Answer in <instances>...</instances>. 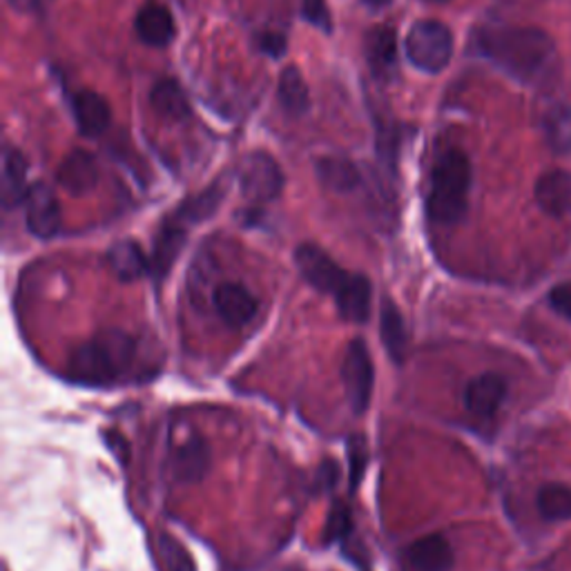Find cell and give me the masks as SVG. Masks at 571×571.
<instances>
[{
	"instance_id": "6da1fadb",
	"label": "cell",
	"mask_w": 571,
	"mask_h": 571,
	"mask_svg": "<svg viewBox=\"0 0 571 571\" xmlns=\"http://www.w3.org/2000/svg\"><path fill=\"white\" fill-rule=\"evenodd\" d=\"M480 52L522 83L544 79L555 63L549 34L535 28H493L478 37Z\"/></svg>"
},
{
	"instance_id": "7a4b0ae2",
	"label": "cell",
	"mask_w": 571,
	"mask_h": 571,
	"mask_svg": "<svg viewBox=\"0 0 571 571\" xmlns=\"http://www.w3.org/2000/svg\"><path fill=\"white\" fill-rule=\"evenodd\" d=\"M134 351L137 344L128 333L101 331L70 355L68 378L88 387L112 384L130 369Z\"/></svg>"
},
{
	"instance_id": "3957f363",
	"label": "cell",
	"mask_w": 571,
	"mask_h": 571,
	"mask_svg": "<svg viewBox=\"0 0 571 571\" xmlns=\"http://www.w3.org/2000/svg\"><path fill=\"white\" fill-rule=\"evenodd\" d=\"M469 186L471 163L467 154L460 150L444 152L431 172V190L427 199V212L431 221L442 226L458 223L467 212Z\"/></svg>"
},
{
	"instance_id": "277c9868",
	"label": "cell",
	"mask_w": 571,
	"mask_h": 571,
	"mask_svg": "<svg viewBox=\"0 0 571 571\" xmlns=\"http://www.w3.org/2000/svg\"><path fill=\"white\" fill-rule=\"evenodd\" d=\"M409 61L429 74L442 72L453 54V34L440 21H418L407 37Z\"/></svg>"
},
{
	"instance_id": "5b68a950",
	"label": "cell",
	"mask_w": 571,
	"mask_h": 571,
	"mask_svg": "<svg viewBox=\"0 0 571 571\" xmlns=\"http://www.w3.org/2000/svg\"><path fill=\"white\" fill-rule=\"evenodd\" d=\"M295 263H298L300 274L313 286L315 291L329 293L333 298L344 289L353 274V272L344 270L340 263H335L331 259V254L324 252L315 243H302L295 250Z\"/></svg>"
},
{
	"instance_id": "8992f818",
	"label": "cell",
	"mask_w": 571,
	"mask_h": 571,
	"mask_svg": "<svg viewBox=\"0 0 571 571\" xmlns=\"http://www.w3.org/2000/svg\"><path fill=\"white\" fill-rule=\"evenodd\" d=\"M342 380H344V389H347L351 409L355 413H364L371 404L375 371H373V360H371L369 347L362 338L353 340L347 349V355L342 362Z\"/></svg>"
},
{
	"instance_id": "52a82bcc",
	"label": "cell",
	"mask_w": 571,
	"mask_h": 571,
	"mask_svg": "<svg viewBox=\"0 0 571 571\" xmlns=\"http://www.w3.org/2000/svg\"><path fill=\"white\" fill-rule=\"evenodd\" d=\"M239 186H241V192L246 199H250L254 203H266L281 194L283 174L270 154L252 152L241 163Z\"/></svg>"
},
{
	"instance_id": "ba28073f",
	"label": "cell",
	"mask_w": 571,
	"mask_h": 571,
	"mask_svg": "<svg viewBox=\"0 0 571 571\" xmlns=\"http://www.w3.org/2000/svg\"><path fill=\"white\" fill-rule=\"evenodd\" d=\"M28 230L39 239H52L61 230V206L48 183H34L26 197Z\"/></svg>"
},
{
	"instance_id": "9c48e42d",
	"label": "cell",
	"mask_w": 571,
	"mask_h": 571,
	"mask_svg": "<svg viewBox=\"0 0 571 571\" xmlns=\"http://www.w3.org/2000/svg\"><path fill=\"white\" fill-rule=\"evenodd\" d=\"M212 304L217 309V315L232 329L246 327L259 309L254 295L246 289L243 283H237V281L219 283L212 295Z\"/></svg>"
},
{
	"instance_id": "30bf717a",
	"label": "cell",
	"mask_w": 571,
	"mask_h": 571,
	"mask_svg": "<svg viewBox=\"0 0 571 571\" xmlns=\"http://www.w3.org/2000/svg\"><path fill=\"white\" fill-rule=\"evenodd\" d=\"M507 398V382L498 373H482L464 389V407L475 418H491Z\"/></svg>"
},
{
	"instance_id": "8fae6325",
	"label": "cell",
	"mask_w": 571,
	"mask_h": 571,
	"mask_svg": "<svg viewBox=\"0 0 571 571\" xmlns=\"http://www.w3.org/2000/svg\"><path fill=\"white\" fill-rule=\"evenodd\" d=\"M404 558L413 571H451L455 562L449 540L440 533H431L415 540L407 549Z\"/></svg>"
},
{
	"instance_id": "7c38bea8",
	"label": "cell",
	"mask_w": 571,
	"mask_h": 571,
	"mask_svg": "<svg viewBox=\"0 0 571 571\" xmlns=\"http://www.w3.org/2000/svg\"><path fill=\"white\" fill-rule=\"evenodd\" d=\"M57 181L72 197L88 194L99 181V168H97L94 157L86 150H74L61 163V168L57 172Z\"/></svg>"
},
{
	"instance_id": "4fadbf2b",
	"label": "cell",
	"mask_w": 571,
	"mask_h": 571,
	"mask_svg": "<svg viewBox=\"0 0 571 571\" xmlns=\"http://www.w3.org/2000/svg\"><path fill=\"white\" fill-rule=\"evenodd\" d=\"M535 201L549 217L571 214V172H544L535 183Z\"/></svg>"
},
{
	"instance_id": "5bb4252c",
	"label": "cell",
	"mask_w": 571,
	"mask_h": 571,
	"mask_svg": "<svg viewBox=\"0 0 571 571\" xmlns=\"http://www.w3.org/2000/svg\"><path fill=\"white\" fill-rule=\"evenodd\" d=\"M186 237H188L186 221L179 219L177 214L161 226L159 237L154 241V252L150 259V270L157 279H163L170 272L174 259L179 257V252L186 243Z\"/></svg>"
},
{
	"instance_id": "9a60e30c",
	"label": "cell",
	"mask_w": 571,
	"mask_h": 571,
	"mask_svg": "<svg viewBox=\"0 0 571 571\" xmlns=\"http://www.w3.org/2000/svg\"><path fill=\"white\" fill-rule=\"evenodd\" d=\"M210 464H212L210 447L199 435L188 438L172 455V471H174L177 480H181V482L201 480L208 473Z\"/></svg>"
},
{
	"instance_id": "2e32d148",
	"label": "cell",
	"mask_w": 571,
	"mask_h": 571,
	"mask_svg": "<svg viewBox=\"0 0 571 571\" xmlns=\"http://www.w3.org/2000/svg\"><path fill=\"white\" fill-rule=\"evenodd\" d=\"M338 311L349 322H367L371 315V300H373V286L369 277L353 272L349 283L333 298Z\"/></svg>"
},
{
	"instance_id": "e0dca14e",
	"label": "cell",
	"mask_w": 571,
	"mask_h": 571,
	"mask_svg": "<svg viewBox=\"0 0 571 571\" xmlns=\"http://www.w3.org/2000/svg\"><path fill=\"white\" fill-rule=\"evenodd\" d=\"M74 119L83 137H101L108 130L112 114L108 101L101 94L83 90L74 97Z\"/></svg>"
},
{
	"instance_id": "ac0fdd59",
	"label": "cell",
	"mask_w": 571,
	"mask_h": 571,
	"mask_svg": "<svg viewBox=\"0 0 571 571\" xmlns=\"http://www.w3.org/2000/svg\"><path fill=\"white\" fill-rule=\"evenodd\" d=\"M137 34L150 48H166L174 39V21L168 8L150 3L137 17Z\"/></svg>"
},
{
	"instance_id": "d6986e66",
	"label": "cell",
	"mask_w": 571,
	"mask_h": 571,
	"mask_svg": "<svg viewBox=\"0 0 571 571\" xmlns=\"http://www.w3.org/2000/svg\"><path fill=\"white\" fill-rule=\"evenodd\" d=\"M367 61L378 77H389L398 66V39L391 28H375L367 34L364 41Z\"/></svg>"
},
{
	"instance_id": "ffe728a7",
	"label": "cell",
	"mask_w": 571,
	"mask_h": 571,
	"mask_svg": "<svg viewBox=\"0 0 571 571\" xmlns=\"http://www.w3.org/2000/svg\"><path fill=\"white\" fill-rule=\"evenodd\" d=\"M380 331H382V342L387 347L389 358L395 364L404 362L407 355V344H409V333L404 327V318L400 313V309L395 307V302H391L389 298L382 300V309H380Z\"/></svg>"
},
{
	"instance_id": "44dd1931",
	"label": "cell",
	"mask_w": 571,
	"mask_h": 571,
	"mask_svg": "<svg viewBox=\"0 0 571 571\" xmlns=\"http://www.w3.org/2000/svg\"><path fill=\"white\" fill-rule=\"evenodd\" d=\"M108 263L114 270V274L123 281H134L139 279L148 268L150 261L146 259L141 246L137 241H117L108 250Z\"/></svg>"
},
{
	"instance_id": "7402d4cb",
	"label": "cell",
	"mask_w": 571,
	"mask_h": 571,
	"mask_svg": "<svg viewBox=\"0 0 571 571\" xmlns=\"http://www.w3.org/2000/svg\"><path fill=\"white\" fill-rule=\"evenodd\" d=\"M277 94H279L281 108L286 110V114H291V117H302L311 106L307 81L295 66H289L281 72Z\"/></svg>"
},
{
	"instance_id": "603a6c76",
	"label": "cell",
	"mask_w": 571,
	"mask_h": 571,
	"mask_svg": "<svg viewBox=\"0 0 571 571\" xmlns=\"http://www.w3.org/2000/svg\"><path fill=\"white\" fill-rule=\"evenodd\" d=\"M28 161L21 150H8L3 168V203L14 208L28 197Z\"/></svg>"
},
{
	"instance_id": "cb8c5ba5",
	"label": "cell",
	"mask_w": 571,
	"mask_h": 571,
	"mask_svg": "<svg viewBox=\"0 0 571 571\" xmlns=\"http://www.w3.org/2000/svg\"><path fill=\"white\" fill-rule=\"evenodd\" d=\"M150 103L152 108L170 121H183L190 117V103L186 99V92L181 90V86L172 79H166L161 83L154 86L152 94H150Z\"/></svg>"
},
{
	"instance_id": "d4e9b609",
	"label": "cell",
	"mask_w": 571,
	"mask_h": 571,
	"mask_svg": "<svg viewBox=\"0 0 571 571\" xmlns=\"http://www.w3.org/2000/svg\"><path fill=\"white\" fill-rule=\"evenodd\" d=\"M318 177L322 186L333 192H351L360 186V170L347 159H320Z\"/></svg>"
},
{
	"instance_id": "484cf974",
	"label": "cell",
	"mask_w": 571,
	"mask_h": 571,
	"mask_svg": "<svg viewBox=\"0 0 571 571\" xmlns=\"http://www.w3.org/2000/svg\"><path fill=\"white\" fill-rule=\"evenodd\" d=\"M538 511L544 520L560 522L571 518V489L560 482H549L538 491Z\"/></svg>"
},
{
	"instance_id": "4316f807",
	"label": "cell",
	"mask_w": 571,
	"mask_h": 571,
	"mask_svg": "<svg viewBox=\"0 0 571 571\" xmlns=\"http://www.w3.org/2000/svg\"><path fill=\"white\" fill-rule=\"evenodd\" d=\"M221 199H223L221 188H219V186H212V188H208L206 192H201V194L188 199L174 214H177L179 219H183L186 223H197V221H203V219H208L210 214H214V210L219 208Z\"/></svg>"
},
{
	"instance_id": "83f0119b",
	"label": "cell",
	"mask_w": 571,
	"mask_h": 571,
	"mask_svg": "<svg viewBox=\"0 0 571 571\" xmlns=\"http://www.w3.org/2000/svg\"><path fill=\"white\" fill-rule=\"evenodd\" d=\"M159 553H161L168 571H197L190 551L170 533L159 535Z\"/></svg>"
},
{
	"instance_id": "f1b7e54d",
	"label": "cell",
	"mask_w": 571,
	"mask_h": 571,
	"mask_svg": "<svg viewBox=\"0 0 571 571\" xmlns=\"http://www.w3.org/2000/svg\"><path fill=\"white\" fill-rule=\"evenodd\" d=\"M367 442L362 435H353L351 442H349V462H351V475H349V482H351V491H355L364 478V469H367Z\"/></svg>"
},
{
	"instance_id": "f546056e",
	"label": "cell",
	"mask_w": 571,
	"mask_h": 571,
	"mask_svg": "<svg viewBox=\"0 0 571 571\" xmlns=\"http://www.w3.org/2000/svg\"><path fill=\"white\" fill-rule=\"evenodd\" d=\"M351 513L344 504H335V509L329 515L327 522V533H324V542H335V540H347V535L351 533Z\"/></svg>"
},
{
	"instance_id": "4dcf8cb0",
	"label": "cell",
	"mask_w": 571,
	"mask_h": 571,
	"mask_svg": "<svg viewBox=\"0 0 571 571\" xmlns=\"http://www.w3.org/2000/svg\"><path fill=\"white\" fill-rule=\"evenodd\" d=\"M302 14H304V19H307L311 26H315L318 30H322V32H327V34L333 30V26H331V12H329L327 0H304V3H302Z\"/></svg>"
},
{
	"instance_id": "1f68e13d",
	"label": "cell",
	"mask_w": 571,
	"mask_h": 571,
	"mask_svg": "<svg viewBox=\"0 0 571 571\" xmlns=\"http://www.w3.org/2000/svg\"><path fill=\"white\" fill-rule=\"evenodd\" d=\"M549 304L553 307L555 313L571 320V281L555 286V289L549 293Z\"/></svg>"
},
{
	"instance_id": "d6a6232c",
	"label": "cell",
	"mask_w": 571,
	"mask_h": 571,
	"mask_svg": "<svg viewBox=\"0 0 571 571\" xmlns=\"http://www.w3.org/2000/svg\"><path fill=\"white\" fill-rule=\"evenodd\" d=\"M259 48H261L266 54H270V57H281V54L286 52V39H283L281 34L268 32V34H261V37H259Z\"/></svg>"
},
{
	"instance_id": "836d02e7",
	"label": "cell",
	"mask_w": 571,
	"mask_h": 571,
	"mask_svg": "<svg viewBox=\"0 0 571 571\" xmlns=\"http://www.w3.org/2000/svg\"><path fill=\"white\" fill-rule=\"evenodd\" d=\"M106 440H108L110 449L114 451V455H117L121 462H128V458H130V447H128L126 438H121V433H117V431H110Z\"/></svg>"
},
{
	"instance_id": "e575fe53",
	"label": "cell",
	"mask_w": 571,
	"mask_h": 571,
	"mask_svg": "<svg viewBox=\"0 0 571 571\" xmlns=\"http://www.w3.org/2000/svg\"><path fill=\"white\" fill-rule=\"evenodd\" d=\"M320 484L322 489H331L335 482H338V464L333 460H327L322 467H320Z\"/></svg>"
},
{
	"instance_id": "d590c367",
	"label": "cell",
	"mask_w": 571,
	"mask_h": 571,
	"mask_svg": "<svg viewBox=\"0 0 571 571\" xmlns=\"http://www.w3.org/2000/svg\"><path fill=\"white\" fill-rule=\"evenodd\" d=\"M8 3L19 12H41L50 0H8Z\"/></svg>"
},
{
	"instance_id": "8d00e7d4",
	"label": "cell",
	"mask_w": 571,
	"mask_h": 571,
	"mask_svg": "<svg viewBox=\"0 0 571 571\" xmlns=\"http://www.w3.org/2000/svg\"><path fill=\"white\" fill-rule=\"evenodd\" d=\"M391 3V0H364V6H369L371 10H382Z\"/></svg>"
},
{
	"instance_id": "74e56055",
	"label": "cell",
	"mask_w": 571,
	"mask_h": 571,
	"mask_svg": "<svg viewBox=\"0 0 571 571\" xmlns=\"http://www.w3.org/2000/svg\"><path fill=\"white\" fill-rule=\"evenodd\" d=\"M427 3H449V0H427Z\"/></svg>"
}]
</instances>
